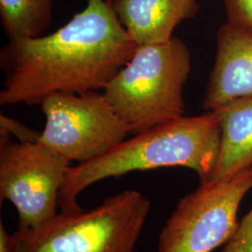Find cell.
<instances>
[{"mask_svg": "<svg viewBox=\"0 0 252 252\" xmlns=\"http://www.w3.org/2000/svg\"><path fill=\"white\" fill-rule=\"evenodd\" d=\"M135 48L113 0H87L83 10L54 33L9 40L1 49L0 105L34 106L55 93L104 91Z\"/></svg>", "mask_w": 252, "mask_h": 252, "instance_id": "1", "label": "cell"}, {"mask_svg": "<svg viewBox=\"0 0 252 252\" xmlns=\"http://www.w3.org/2000/svg\"><path fill=\"white\" fill-rule=\"evenodd\" d=\"M0 130H4L10 135H14L20 142H36L40 132H36L18 121L1 114Z\"/></svg>", "mask_w": 252, "mask_h": 252, "instance_id": "14", "label": "cell"}, {"mask_svg": "<svg viewBox=\"0 0 252 252\" xmlns=\"http://www.w3.org/2000/svg\"><path fill=\"white\" fill-rule=\"evenodd\" d=\"M214 110L220 126V150L205 182L230 180L252 167V98L234 100Z\"/></svg>", "mask_w": 252, "mask_h": 252, "instance_id": "10", "label": "cell"}, {"mask_svg": "<svg viewBox=\"0 0 252 252\" xmlns=\"http://www.w3.org/2000/svg\"><path fill=\"white\" fill-rule=\"evenodd\" d=\"M0 130V195L15 207L16 234L43 225L56 214L70 162L37 142H16Z\"/></svg>", "mask_w": 252, "mask_h": 252, "instance_id": "7", "label": "cell"}, {"mask_svg": "<svg viewBox=\"0 0 252 252\" xmlns=\"http://www.w3.org/2000/svg\"><path fill=\"white\" fill-rule=\"evenodd\" d=\"M3 28L9 40L43 36L53 15V0H0Z\"/></svg>", "mask_w": 252, "mask_h": 252, "instance_id": "11", "label": "cell"}, {"mask_svg": "<svg viewBox=\"0 0 252 252\" xmlns=\"http://www.w3.org/2000/svg\"><path fill=\"white\" fill-rule=\"evenodd\" d=\"M220 126L216 110L155 126L126 139L98 158L70 166L59 195L62 211L82 209L78 197L92 184L127 173L187 167L207 181L216 163Z\"/></svg>", "mask_w": 252, "mask_h": 252, "instance_id": "2", "label": "cell"}, {"mask_svg": "<svg viewBox=\"0 0 252 252\" xmlns=\"http://www.w3.org/2000/svg\"><path fill=\"white\" fill-rule=\"evenodd\" d=\"M252 189V167L234 178L203 182L180 199L159 235V252H212L234 235L239 207Z\"/></svg>", "mask_w": 252, "mask_h": 252, "instance_id": "6", "label": "cell"}, {"mask_svg": "<svg viewBox=\"0 0 252 252\" xmlns=\"http://www.w3.org/2000/svg\"><path fill=\"white\" fill-rule=\"evenodd\" d=\"M150 207L128 189L92 210L61 211L36 230L15 233L20 252H134Z\"/></svg>", "mask_w": 252, "mask_h": 252, "instance_id": "4", "label": "cell"}, {"mask_svg": "<svg viewBox=\"0 0 252 252\" xmlns=\"http://www.w3.org/2000/svg\"><path fill=\"white\" fill-rule=\"evenodd\" d=\"M220 252H252V207Z\"/></svg>", "mask_w": 252, "mask_h": 252, "instance_id": "13", "label": "cell"}, {"mask_svg": "<svg viewBox=\"0 0 252 252\" xmlns=\"http://www.w3.org/2000/svg\"><path fill=\"white\" fill-rule=\"evenodd\" d=\"M39 106L46 122L36 142L69 162L94 160L129 134L103 92L55 93Z\"/></svg>", "mask_w": 252, "mask_h": 252, "instance_id": "5", "label": "cell"}, {"mask_svg": "<svg viewBox=\"0 0 252 252\" xmlns=\"http://www.w3.org/2000/svg\"><path fill=\"white\" fill-rule=\"evenodd\" d=\"M242 98H252V34L227 23L218 30L215 61L202 107L214 110Z\"/></svg>", "mask_w": 252, "mask_h": 252, "instance_id": "8", "label": "cell"}, {"mask_svg": "<svg viewBox=\"0 0 252 252\" xmlns=\"http://www.w3.org/2000/svg\"><path fill=\"white\" fill-rule=\"evenodd\" d=\"M0 252H20V242L16 234H9L3 222H0Z\"/></svg>", "mask_w": 252, "mask_h": 252, "instance_id": "15", "label": "cell"}, {"mask_svg": "<svg viewBox=\"0 0 252 252\" xmlns=\"http://www.w3.org/2000/svg\"><path fill=\"white\" fill-rule=\"evenodd\" d=\"M122 26L136 46L164 43L199 10L198 0H113Z\"/></svg>", "mask_w": 252, "mask_h": 252, "instance_id": "9", "label": "cell"}, {"mask_svg": "<svg viewBox=\"0 0 252 252\" xmlns=\"http://www.w3.org/2000/svg\"><path fill=\"white\" fill-rule=\"evenodd\" d=\"M191 65L190 51L178 37L136 46L130 60L103 91L129 134L185 116L183 91Z\"/></svg>", "mask_w": 252, "mask_h": 252, "instance_id": "3", "label": "cell"}, {"mask_svg": "<svg viewBox=\"0 0 252 252\" xmlns=\"http://www.w3.org/2000/svg\"><path fill=\"white\" fill-rule=\"evenodd\" d=\"M229 24L252 34V0H222Z\"/></svg>", "mask_w": 252, "mask_h": 252, "instance_id": "12", "label": "cell"}]
</instances>
